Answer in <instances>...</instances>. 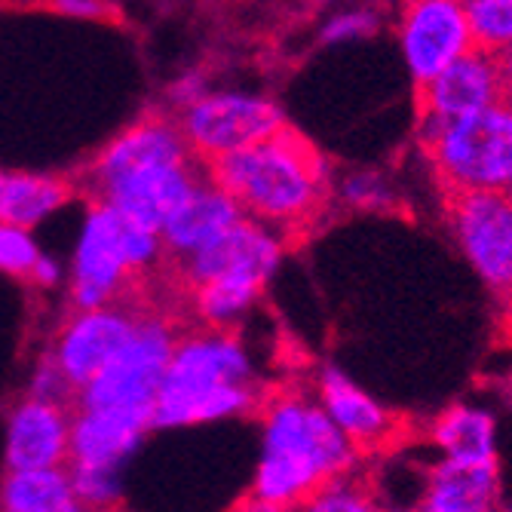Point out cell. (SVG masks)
I'll return each instance as SVG.
<instances>
[{
	"mask_svg": "<svg viewBox=\"0 0 512 512\" xmlns=\"http://www.w3.org/2000/svg\"><path fill=\"white\" fill-rule=\"evenodd\" d=\"M206 178L261 227H273L276 240L295 246L322 221L332 197L329 163L304 132L283 123L261 142L203 157Z\"/></svg>",
	"mask_w": 512,
	"mask_h": 512,
	"instance_id": "cell-1",
	"label": "cell"
},
{
	"mask_svg": "<svg viewBox=\"0 0 512 512\" xmlns=\"http://www.w3.org/2000/svg\"><path fill=\"white\" fill-rule=\"evenodd\" d=\"M264 460L249 509H304L319 485L356 467V448L322 405L292 390H267Z\"/></svg>",
	"mask_w": 512,
	"mask_h": 512,
	"instance_id": "cell-2",
	"label": "cell"
},
{
	"mask_svg": "<svg viewBox=\"0 0 512 512\" xmlns=\"http://www.w3.org/2000/svg\"><path fill=\"white\" fill-rule=\"evenodd\" d=\"M267 390L252 387L249 359L230 325H197L184 332L166 362L154 396L151 427L215 421L224 414L261 411Z\"/></svg>",
	"mask_w": 512,
	"mask_h": 512,
	"instance_id": "cell-3",
	"label": "cell"
},
{
	"mask_svg": "<svg viewBox=\"0 0 512 512\" xmlns=\"http://www.w3.org/2000/svg\"><path fill=\"white\" fill-rule=\"evenodd\" d=\"M417 129L445 194L506 191L512 181V105L494 102L454 120L421 117Z\"/></svg>",
	"mask_w": 512,
	"mask_h": 512,
	"instance_id": "cell-4",
	"label": "cell"
},
{
	"mask_svg": "<svg viewBox=\"0 0 512 512\" xmlns=\"http://www.w3.org/2000/svg\"><path fill=\"white\" fill-rule=\"evenodd\" d=\"M175 310H151L138 319L126 347L80 390L77 411L86 408H145L154 414V396L166 362L184 332L175 329Z\"/></svg>",
	"mask_w": 512,
	"mask_h": 512,
	"instance_id": "cell-5",
	"label": "cell"
},
{
	"mask_svg": "<svg viewBox=\"0 0 512 512\" xmlns=\"http://www.w3.org/2000/svg\"><path fill=\"white\" fill-rule=\"evenodd\" d=\"M279 252H283V243L273 234H267L252 218H240L184 261L163 258L160 270L166 283L184 298H188L191 289L206 283H237L264 292L267 276L279 264Z\"/></svg>",
	"mask_w": 512,
	"mask_h": 512,
	"instance_id": "cell-6",
	"label": "cell"
},
{
	"mask_svg": "<svg viewBox=\"0 0 512 512\" xmlns=\"http://www.w3.org/2000/svg\"><path fill=\"white\" fill-rule=\"evenodd\" d=\"M197 172H200L197 154L184 160L132 163L89 178L92 200H102L114 206L126 221L160 234L166 218L197 188Z\"/></svg>",
	"mask_w": 512,
	"mask_h": 512,
	"instance_id": "cell-7",
	"label": "cell"
},
{
	"mask_svg": "<svg viewBox=\"0 0 512 512\" xmlns=\"http://www.w3.org/2000/svg\"><path fill=\"white\" fill-rule=\"evenodd\" d=\"M445 212L485 286L503 301L512 298V197L506 191H457L445 194Z\"/></svg>",
	"mask_w": 512,
	"mask_h": 512,
	"instance_id": "cell-8",
	"label": "cell"
},
{
	"mask_svg": "<svg viewBox=\"0 0 512 512\" xmlns=\"http://www.w3.org/2000/svg\"><path fill=\"white\" fill-rule=\"evenodd\" d=\"M399 34L417 86L476 46L463 0H405Z\"/></svg>",
	"mask_w": 512,
	"mask_h": 512,
	"instance_id": "cell-9",
	"label": "cell"
},
{
	"mask_svg": "<svg viewBox=\"0 0 512 512\" xmlns=\"http://www.w3.org/2000/svg\"><path fill=\"white\" fill-rule=\"evenodd\" d=\"M286 123L283 111L264 99L249 96H203L188 105L181 120V132L194 154L218 157L249 148Z\"/></svg>",
	"mask_w": 512,
	"mask_h": 512,
	"instance_id": "cell-10",
	"label": "cell"
},
{
	"mask_svg": "<svg viewBox=\"0 0 512 512\" xmlns=\"http://www.w3.org/2000/svg\"><path fill=\"white\" fill-rule=\"evenodd\" d=\"M142 316H145L142 310L120 307V304L80 310L77 319H71L65 325V332L59 335V347L53 356L65 381L74 390H83L126 347Z\"/></svg>",
	"mask_w": 512,
	"mask_h": 512,
	"instance_id": "cell-11",
	"label": "cell"
},
{
	"mask_svg": "<svg viewBox=\"0 0 512 512\" xmlns=\"http://www.w3.org/2000/svg\"><path fill=\"white\" fill-rule=\"evenodd\" d=\"M500 102V77L497 56L473 46L436 77L417 86V117L454 120Z\"/></svg>",
	"mask_w": 512,
	"mask_h": 512,
	"instance_id": "cell-12",
	"label": "cell"
},
{
	"mask_svg": "<svg viewBox=\"0 0 512 512\" xmlns=\"http://www.w3.org/2000/svg\"><path fill=\"white\" fill-rule=\"evenodd\" d=\"M319 393H322V408L329 411L341 433L353 442L359 457L387 451L399 442L402 433L399 417L387 411L381 402L371 399L368 393H362L338 368L322 371Z\"/></svg>",
	"mask_w": 512,
	"mask_h": 512,
	"instance_id": "cell-13",
	"label": "cell"
},
{
	"mask_svg": "<svg viewBox=\"0 0 512 512\" xmlns=\"http://www.w3.org/2000/svg\"><path fill=\"white\" fill-rule=\"evenodd\" d=\"M151 427V411L145 408H86L71 424V445L65 467L114 470L142 433Z\"/></svg>",
	"mask_w": 512,
	"mask_h": 512,
	"instance_id": "cell-14",
	"label": "cell"
},
{
	"mask_svg": "<svg viewBox=\"0 0 512 512\" xmlns=\"http://www.w3.org/2000/svg\"><path fill=\"white\" fill-rule=\"evenodd\" d=\"M71 445V417L62 402L28 399L10 421L7 470L65 467Z\"/></svg>",
	"mask_w": 512,
	"mask_h": 512,
	"instance_id": "cell-15",
	"label": "cell"
},
{
	"mask_svg": "<svg viewBox=\"0 0 512 512\" xmlns=\"http://www.w3.org/2000/svg\"><path fill=\"white\" fill-rule=\"evenodd\" d=\"M240 218H243L240 206L206 178L203 188L197 184V188L188 194V200H184L160 227L163 258L166 261H184Z\"/></svg>",
	"mask_w": 512,
	"mask_h": 512,
	"instance_id": "cell-16",
	"label": "cell"
},
{
	"mask_svg": "<svg viewBox=\"0 0 512 512\" xmlns=\"http://www.w3.org/2000/svg\"><path fill=\"white\" fill-rule=\"evenodd\" d=\"M500 506L497 460L467 463L445 457L430 473L421 509L427 512H491Z\"/></svg>",
	"mask_w": 512,
	"mask_h": 512,
	"instance_id": "cell-17",
	"label": "cell"
},
{
	"mask_svg": "<svg viewBox=\"0 0 512 512\" xmlns=\"http://www.w3.org/2000/svg\"><path fill=\"white\" fill-rule=\"evenodd\" d=\"M74 197V184L0 169V224L31 227Z\"/></svg>",
	"mask_w": 512,
	"mask_h": 512,
	"instance_id": "cell-18",
	"label": "cell"
},
{
	"mask_svg": "<svg viewBox=\"0 0 512 512\" xmlns=\"http://www.w3.org/2000/svg\"><path fill=\"white\" fill-rule=\"evenodd\" d=\"M433 442L451 460L488 463L497 460V427L494 417L476 405H451L433 424Z\"/></svg>",
	"mask_w": 512,
	"mask_h": 512,
	"instance_id": "cell-19",
	"label": "cell"
},
{
	"mask_svg": "<svg viewBox=\"0 0 512 512\" xmlns=\"http://www.w3.org/2000/svg\"><path fill=\"white\" fill-rule=\"evenodd\" d=\"M0 506L10 512H74L80 509L68 467L10 470L0 488Z\"/></svg>",
	"mask_w": 512,
	"mask_h": 512,
	"instance_id": "cell-20",
	"label": "cell"
},
{
	"mask_svg": "<svg viewBox=\"0 0 512 512\" xmlns=\"http://www.w3.org/2000/svg\"><path fill=\"white\" fill-rule=\"evenodd\" d=\"M375 491L365 482V476L353 470L332 476L325 485H319L313 491V497L307 500L304 509H319V512H365L375 509Z\"/></svg>",
	"mask_w": 512,
	"mask_h": 512,
	"instance_id": "cell-21",
	"label": "cell"
},
{
	"mask_svg": "<svg viewBox=\"0 0 512 512\" xmlns=\"http://www.w3.org/2000/svg\"><path fill=\"white\" fill-rule=\"evenodd\" d=\"M476 46L500 53L512 46V0H467Z\"/></svg>",
	"mask_w": 512,
	"mask_h": 512,
	"instance_id": "cell-22",
	"label": "cell"
},
{
	"mask_svg": "<svg viewBox=\"0 0 512 512\" xmlns=\"http://www.w3.org/2000/svg\"><path fill=\"white\" fill-rule=\"evenodd\" d=\"M37 261H40V252L34 240L28 237V230L16 224H0V270L31 283Z\"/></svg>",
	"mask_w": 512,
	"mask_h": 512,
	"instance_id": "cell-23",
	"label": "cell"
},
{
	"mask_svg": "<svg viewBox=\"0 0 512 512\" xmlns=\"http://www.w3.org/2000/svg\"><path fill=\"white\" fill-rule=\"evenodd\" d=\"M68 476H71L80 506H117L120 503V485L114 479V470L68 467Z\"/></svg>",
	"mask_w": 512,
	"mask_h": 512,
	"instance_id": "cell-24",
	"label": "cell"
},
{
	"mask_svg": "<svg viewBox=\"0 0 512 512\" xmlns=\"http://www.w3.org/2000/svg\"><path fill=\"white\" fill-rule=\"evenodd\" d=\"M344 197L359 209H375V212H393L396 197L378 175H353L344 184Z\"/></svg>",
	"mask_w": 512,
	"mask_h": 512,
	"instance_id": "cell-25",
	"label": "cell"
},
{
	"mask_svg": "<svg viewBox=\"0 0 512 512\" xmlns=\"http://www.w3.org/2000/svg\"><path fill=\"white\" fill-rule=\"evenodd\" d=\"M43 10L80 16V19H99V22H123V13L111 0H40Z\"/></svg>",
	"mask_w": 512,
	"mask_h": 512,
	"instance_id": "cell-26",
	"label": "cell"
},
{
	"mask_svg": "<svg viewBox=\"0 0 512 512\" xmlns=\"http://www.w3.org/2000/svg\"><path fill=\"white\" fill-rule=\"evenodd\" d=\"M378 28V16L368 10H356V13H344L338 19H332L322 31L325 43H341V40H353V37H368Z\"/></svg>",
	"mask_w": 512,
	"mask_h": 512,
	"instance_id": "cell-27",
	"label": "cell"
},
{
	"mask_svg": "<svg viewBox=\"0 0 512 512\" xmlns=\"http://www.w3.org/2000/svg\"><path fill=\"white\" fill-rule=\"evenodd\" d=\"M497 56V77H500V102L512 105V46L494 53Z\"/></svg>",
	"mask_w": 512,
	"mask_h": 512,
	"instance_id": "cell-28",
	"label": "cell"
},
{
	"mask_svg": "<svg viewBox=\"0 0 512 512\" xmlns=\"http://www.w3.org/2000/svg\"><path fill=\"white\" fill-rule=\"evenodd\" d=\"M503 332L512 341V298H506V310H503Z\"/></svg>",
	"mask_w": 512,
	"mask_h": 512,
	"instance_id": "cell-29",
	"label": "cell"
},
{
	"mask_svg": "<svg viewBox=\"0 0 512 512\" xmlns=\"http://www.w3.org/2000/svg\"><path fill=\"white\" fill-rule=\"evenodd\" d=\"M506 194H509V197H512V181H509V184H506Z\"/></svg>",
	"mask_w": 512,
	"mask_h": 512,
	"instance_id": "cell-30",
	"label": "cell"
},
{
	"mask_svg": "<svg viewBox=\"0 0 512 512\" xmlns=\"http://www.w3.org/2000/svg\"><path fill=\"white\" fill-rule=\"evenodd\" d=\"M313 4H325V0H313Z\"/></svg>",
	"mask_w": 512,
	"mask_h": 512,
	"instance_id": "cell-31",
	"label": "cell"
},
{
	"mask_svg": "<svg viewBox=\"0 0 512 512\" xmlns=\"http://www.w3.org/2000/svg\"><path fill=\"white\" fill-rule=\"evenodd\" d=\"M463 4H467V0H463Z\"/></svg>",
	"mask_w": 512,
	"mask_h": 512,
	"instance_id": "cell-32",
	"label": "cell"
}]
</instances>
